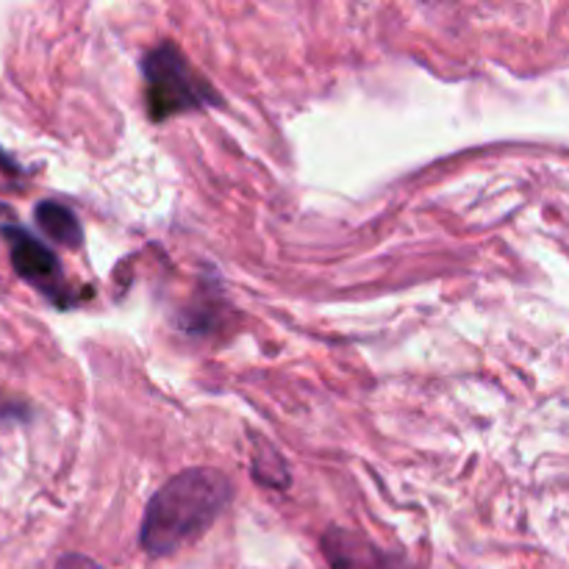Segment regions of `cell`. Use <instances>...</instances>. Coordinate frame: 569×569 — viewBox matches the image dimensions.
I'll use <instances>...</instances> for the list:
<instances>
[{
    "mask_svg": "<svg viewBox=\"0 0 569 569\" xmlns=\"http://www.w3.org/2000/svg\"><path fill=\"white\" fill-rule=\"evenodd\" d=\"M231 498V481L209 467H194L176 476L153 495L144 509L142 531H139L144 553H176L178 548L209 531Z\"/></svg>",
    "mask_w": 569,
    "mask_h": 569,
    "instance_id": "1",
    "label": "cell"
},
{
    "mask_svg": "<svg viewBox=\"0 0 569 569\" xmlns=\"http://www.w3.org/2000/svg\"><path fill=\"white\" fill-rule=\"evenodd\" d=\"M142 76L148 114L156 122L187 114V111H198L217 100V94L200 78V72H194L181 50L170 42L159 44L144 56Z\"/></svg>",
    "mask_w": 569,
    "mask_h": 569,
    "instance_id": "2",
    "label": "cell"
},
{
    "mask_svg": "<svg viewBox=\"0 0 569 569\" xmlns=\"http://www.w3.org/2000/svg\"><path fill=\"white\" fill-rule=\"evenodd\" d=\"M9 242V256L11 267H14L17 276L26 283H31L33 289H39L42 295H48L53 303H67V283L61 276V264L56 259L53 250L48 244L39 242L37 237L26 231L20 226H3L0 228Z\"/></svg>",
    "mask_w": 569,
    "mask_h": 569,
    "instance_id": "3",
    "label": "cell"
},
{
    "mask_svg": "<svg viewBox=\"0 0 569 569\" xmlns=\"http://www.w3.org/2000/svg\"><path fill=\"white\" fill-rule=\"evenodd\" d=\"M322 553L331 569H406L398 556L348 528H331L322 537Z\"/></svg>",
    "mask_w": 569,
    "mask_h": 569,
    "instance_id": "4",
    "label": "cell"
},
{
    "mask_svg": "<svg viewBox=\"0 0 569 569\" xmlns=\"http://www.w3.org/2000/svg\"><path fill=\"white\" fill-rule=\"evenodd\" d=\"M33 217H37V226L42 228L44 237L53 239L56 244H64V248H81L83 231L78 217L72 214L67 206L56 203V200H42V203L33 209Z\"/></svg>",
    "mask_w": 569,
    "mask_h": 569,
    "instance_id": "5",
    "label": "cell"
},
{
    "mask_svg": "<svg viewBox=\"0 0 569 569\" xmlns=\"http://www.w3.org/2000/svg\"><path fill=\"white\" fill-rule=\"evenodd\" d=\"M267 459H270V448H267V445H259L253 459L256 478H259L261 483H267V487H278V489L289 487V472L287 467H283V461L278 459V456H272V461Z\"/></svg>",
    "mask_w": 569,
    "mask_h": 569,
    "instance_id": "6",
    "label": "cell"
},
{
    "mask_svg": "<svg viewBox=\"0 0 569 569\" xmlns=\"http://www.w3.org/2000/svg\"><path fill=\"white\" fill-rule=\"evenodd\" d=\"M56 569H103L98 565V561L87 559V556H78V553H70V556H61L59 565Z\"/></svg>",
    "mask_w": 569,
    "mask_h": 569,
    "instance_id": "7",
    "label": "cell"
},
{
    "mask_svg": "<svg viewBox=\"0 0 569 569\" xmlns=\"http://www.w3.org/2000/svg\"><path fill=\"white\" fill-rule=\"evenodd\" d=\"M0 170H6V172H20V167H17L14 161H11L9 156H6L3 150H0Z\"/></svg>",
    "mask_w": 569,
    "mask_h": 569,
    "instance_id": "8",
    "label": "cell"
}]
</instances>
